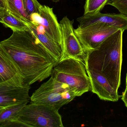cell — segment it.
Listing matches in <instances>:
<instances>
[{
	"instance_id": "6da1fadb",
	"label": "cell",
	"mask_w": 127,
	"mask_h": 127,
	"mask_svg": "<svg viewBox=\"0 0 127 127\" xmlns=\"http://www.w3.org/2000/svg\"><path fill=\"white\" fill-rule=\"evenodd\" d=\"M0 52L15 68L24 84L28 85L50 77L58 62L31 28L13 31L9 38L0 42Z\"/></svg>"
},
{
	"instance_id": "7a4b0ae2",
	"label": "cell",
	"mask_w": 127,
	"mask_h": 127,
	"mask_svg": "<svg viewBox=\"0 0 127 127\" xmlns=\"http://www.w3.org/2000/svg\"><path fill=\"white\" fill-rule=\"evenodd\" d=\"M124 32L119 29L97 47L87 52L86 67L105 77L117 91L121 83Z\"/></svg>"
},
{
	"instance_id": "3957f363",
	"label": "cell",
	"mask_w": 127,
	"mask_h": 127,
	"mask_svg": "<svg viewBox=\"0 0 127 127\" xmlns=\"http://www.w3.org/2000/svg\"><path fill=\"white\" fill-rule=\"evenodd\" d=\"M51 76L68 85L77 97L91 91V84L86 65L75 59L65 58L57 63L53 68Z\"/></svg>"
},
{
	"instance_id": "277c9868",
	"label": "cell",
	"mask_w": 127,
	"mask_h": 127,
	"mask_svg": "<svg viewBox=\"0 0 127 127\" xmlns=\"http://www.w3.org/2000/svg\"><path fill=\"white\" fill-rule=\"evenodd\" d=\"M76 97V94L68 85L51 76L33 93L31 101L46 104L59 110Z\"/></svg>"
},
{
	"instance_id": "5b68a950",
	"label": "cell",
	"mask_w": 127,
	"mask_h": 127,
	"mask_svg": "<svg viewBox=\"0 0 127 127\" xmlns=\"http://www.w3.org/2000/svg\"><path fill=\"white\" fill-rule=\"evenodd\" d=\"M59 111L46 104L31 102L19 112L18 119L28 127H63Z\"/></svg>"
},
{
	"instance_id": "8992f818",
	"label": "cell",
	"mask_w": 127,
	"mask_h": 127,
	"mask_svg": "<svg viewBox=\"0 0 127 127\" xmlns=\"http://www.w3.org/2000/svg\"><path fill=\"white\" fill-rule=\"evenodd\" d=\"M74 21L65 16L60 21L63 41L64 59L71 58L82 62L86 66L87 53L75 33Z\"/></svg>"
},
{
	"instance_id": "52a82bcc",
	"label": "cell",
	"mask_w": 127,
	"mask_h": 127,
	"mask_svg": "<svg viewBox=\"0 0 127 127\" xmlns=\"http://www.w3.org/2000/svg\"><path fill=\"white\" fill-rule=\"evenodd\" d=\"M119 29L102 24H97L84 28L78 27L74 31L84 48L87 53L97 47Z\"/></svg>"
},
{
	"instance_id": "ba28073f",
	"label": "cell",
	"mask_w": 127,
	"mask_h": 127,
	"mask_svg": "<svg viewBox=\"0 0 127 127\" xmlns=\"http://www.w3.org/2000/svg\"><path fill=\"white\" fill-rule=\"evenodd\" d=\"M30 17L32 24L42 25L47 36L64 51L60 24L53 8L45 5H41L38 13H32Z\"/></svg>"
},
{
	"instance_id": "9c48e42d",
	"label": "cell",
	"mask_w": 127,
	"mask_h": 127,
	"mask_svg": "<svg viewBox=\"0 0 127 127\" xmlns=\"http://www.w3.org/2000/svg\"><path fill=\"white\" fill-rule=\"evenodd\" d=\"M30 86L20 80H11L0 83V107H6L20 103L28 104Z\"/></svg>"
},
{
	"instance_id": "30bf717a",
	"label": "cell",
	"mask_w": 127,
	"mask_h": 127,
	"mask_svg": "<svg viewBox=\"0 0 127 127\" xmlns=\"http://www.w3.org/2000/svg\"><path fill=\"white\" fill-rule=\"evenodd\" d=\"M79 22L78 28H84L95 24H102L109 27L127 30V16L121 13H95L84 14L77 19Z\"/></svg>"
},
{
	"instance_id": "8fae6325",
	"label": "cell",
	"mask_w": 127,
	"mask_h": 127,
	"mask_svg": "<svg viewBox=\"0 0 127 127\" xmlns=\"http://www.w3.org/2000/svg\"><path fill=\"white\" fill-rule=\"evenodd\" d=\"M91 84V91L102 100L116 102L119 96L118 91L110 85L106 78L95 70L86 68Z\"/></svg>"
},
{
	"instance_id": "7c38bea8",
	"label": "cell",
	"mask_w": 127,
	"mask_h": 127,
	"mask_svg": "<svg viewBox=\"0 0 127 127\" xmlns=\"http://www.w3.org/2000/svg\"><path fill=\"white\" fill-rule=\"evenodd\" d=\"M30 27L42 44L58 62L62 60L64 56L63 50L47 36L43 26L32 24Z\"/></svg>"
},
{
	"instance_id": "4fadbf2b",
	"label": "cell",
	"mask_w": 127,
	"mask_h": 127,
	"mask_svg": "<svg viewBox=\"0 0 127 127\" xmlns=\"http://www.w3.org/2000/svg\"><path fill=\"white\" fill-rule=\"evenodd\" d=\"M11 80H20L23 83L21 75L15 67L0 52V83Z\"/></svg>"
},
{
	"instance_id": "5bb4252c",
	"label": "cell",
	"mask_w": 127,
	"mask_h": 127,
	"mask_svg": "<svg viewBox=\"0 0 127 127\" xmlns=\"http://www.w3.org/2000/svg\"><path fill=\"white\" fill-rule=\"evenodd\" d=\"M0 22L13 31L27 30L30 28L29 24L13 16L9 11L1 18Z\"/></svg>"
},
{
	"instance_id": "9a60e30c",
	"label": "cell",
	"mask_w": 127,
	"mask_h": 127,
	"mask_svg": "<svg viewBox=\"0 0 127 127\" xmlns=\"http://www.w3.org/2000/svg\"><path fill=\"white\" fill-rule=\"evenodd\" d=\"M8 10L13 16L32 24L30 17L25 12L22 0H7Z\"/></svg>"
},
{
	"instance_id": "2e32d148",
	"label": "cell",
	"mask_w": 127,
	"mask_h": 127,
	"mask_svg": "<svg viewBox=\"0 0 127 127\" xmlns=\"http://www.w3.org/2000/svg\"><path fill=\"white\" fill-rule=\"evenodd\" d=\"M27 104L24 103L15 104L6 107L0 111V124L18 118L19 112Z\"/></svg>"
},
{
	"instance_id": "e0dca14e",
	"label": "cell",
	"mask_w": 127,
	"mask_h": 127,
	"mask_svg": "<svg viewBox=\"0 0 127 127\" xmlns=\"http://www.w3.org/2000/svg\"><path fill=\"white\" fill-rule=\"evenodd\" d=\"M108 0H86L84 6V14L100 12Z\"/></svg>"
},
{
	"instance_id": "ac0fdd59",
	"label": "cell",
	"mask_w": 127,
	"mask_h": 127,
	"mask_svg": "<svg viewBox=\"0 0 127 127\" xmlns=\"http://www.w3.org/2000/svg\"><path fill=\"white\" fill-rule=\"evenodd\" d=\"M25 12L29 16L33 13H38L41 4L37 0H22Z\"/></svg>"
},
{
	"instance_id": "d6986e66",
	"label": "cell",
	"mask_w": 127,
	"mask_h": 127,
	"mask_svg": "<svg viewBox=\"0 0 127 127\" xmlns=\"http://www.w3.org/2000/svg\"><path fill=\"white\" fill-rule=\"evenodd\" d=\"M114 7L120 12L127 16V0H108L106 5Z\"/></svg>"
},
{
	"instance_id": "ffe728a7",
	"label": "cell",
	"mask_w": 127,
	"mask_h": 127,
	"mask_svg": "<svg viewBox=\"0 0 127 127\" xmlns=\"http://www.w3.org/2000/svg\"><path fill=\"white\" fill-rule=\"evenodd\" d=\"M28 127L24 123L18 118L12 119L0 124V127Z\"/></svg>"
},
{
	"instance_id": "44dd1931",
	"label": "cell",
	"mask_w": 127,
	"mask_h": 127,
	"mask_svg": "<svg viewBox=\"0 0 127 127\" xmlns=\"http://www.w3.org/2000/svg\"><path fill=\"white\" fill-rule=\"evenodd\" d=\"M8 12L7 0H0V19Z\"/></svg>"
},
{
	"instance_id": "7402d4cb",
	"label": "cell",
	"mask_w": 127,
	"mask_h": 127,
	"mask_svg": "<svg viewBox=\"0 0 127 127\" xmlns=\"http://www.w3.org/2000/svg\"><path fill=\"white\" fill-rule=\"evenodd\" d=\"M122 100L127 107V84L126 85V89L122 95Z\"/></svg>"
},
{
	"instance_id": "603a6c76",
	"label": "cell",
	"mask_w": 127,
	"mask_h": 127,
	"mask_svg": "<svg viewBox=\"0 0 127 127\" xmlns=\"http://www.w3.org/2000/svg\"><path fill=\"white\" fill-rule=\"evenodd\" d=\"M52 0V1H53V2H58V1H59L60 0Z\"/></svg>"
},
{
	"instance_id": "cb8c5ba5",
	"label": "cell",
	"mask_w": 127,
	"mask_h": 127,
	"mask_svg": "<svg viewBox=\"0 0 127 127\" xmlns=\"http://www.w3.org/2000/svg\"><path fill=\"white\" fill-rule=\"evenodd\" d=\"M6 108V107H0V111H1L4 108Z\"/></svg>"
},
{
	"instance_id": "d4e9b609",
	"label": "cell",
	"mask_w": 127,
	"mask_h": 127,
	"mask_svg": "<svg viewBox=\"0 0 127 127\" xmlns=\"http://www.w3.org/2000/svg\"><path fill=\"white\" fill-rule=\"evenodd\" d=\"M127 84V77H126V85Z\"/></svg>"
}]
</instances>
